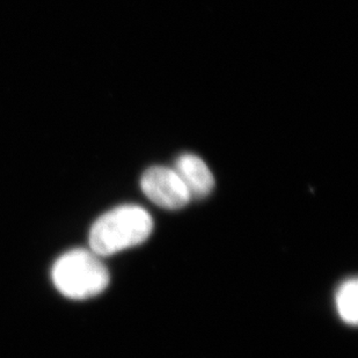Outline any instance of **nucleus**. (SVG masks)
Instances as JSON below:
<instances>
[{"mask_svg": "<svg viewBox=\"0 0 358 358\" xmlns=\"http://www.w3.org/2000/svg\"><path fill=\"white\" fill-rule=\"evenodd\" d=\"M141 188L151 202L164 209H182L192 199L173 167L153 166L146 169L141 179Z\"/></svg>", "mask_w": 358, "mask_h": 358, "instance_id": "obj_3", "label": "nucleus"}, {"mask_svg": "<svg viewBox=\"0 0 358 358\" xmlns=\"http://www.w3.org/2000/svg\"><path fill=\"white\" fill-rule=\"evenodd\" d=\"M336 308L345 324H357L358 283L356 278L342 284L336 294Z\"/></svg>", "mask_w": 358, "mask_h": 358, "instance_id": "obj_5", "label": "nucleus"}, {"mask_svg": "<svg viewBox=\"0 0 358 358\" xmlns=\"http://www.w3.org/2000/svg\"><path fill=\"white\" fill-rule=\"evenodd\" d=\"M153 220L142 206H117L99 218L90 232V246L98 257H109L138 246L152 234Z\"/></svg>", "mask_w": 358, "mask_h": 358, "instance_id": "obj_1", "label": "nucleus"}, {"mask_svg": "<svg viewBox=\"0 0 358 358\" xmlns=\"http://www.w3.org/2000/svg\"><path fill=\"white\" fill-rule=\"evenodd\" d=\"M174 171L186 187L190 199H203L213 192L215 178L202 158L192 153H183L176 160Z\"/></svg>", "mask_w": 358, "mask_h": 358, "instance_id": "obj_4", "label": "nucleus"}, {"mask_svg": "<svg viewBox=\"0 0 358 358\" xmlns=\"http://www.w3.org/2000/svg\"><path fill=\"white\" fill-rule=\"evenodd\" d=\"M52 282L65 297L84 301L101 294L109 285V273L92 250H70L52 267Z\"/></svg>", "mask_w": 358, "mask_h": 358, "instance_id": "obj_2", "label": "nucleus"}]
</instances>
